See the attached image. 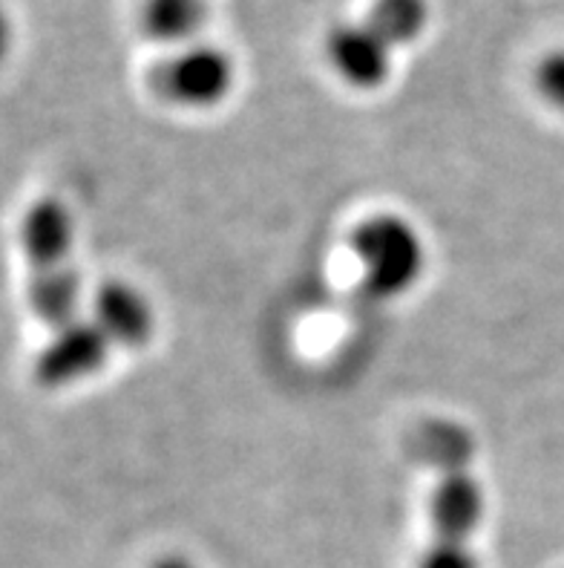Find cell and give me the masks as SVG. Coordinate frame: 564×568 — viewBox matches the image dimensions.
<instances>
[{
	"label": "cell",
	"mask_w": 564,
	"mask_h": 568,
	"mask_svg": "<svg viewBox=\"0 0 564 568\" xmlns=\"http://www.w3.org/2000/svg\"><path fill=\"white\" fill-rule=\"evenodd\" d=\"M351 252L358 257L363 288L380 301L412 292L427 268L421 231L400 214L366 216L351 231Z\"/></svg>",
	"instance_id": "6da1fadb"
},
{
	"label": "cell",
	"mask_w": 564,
	"mask_h": 568,
	"mask_svg": "<svg viewBox=\"0 0 564 568\" xmlns=\"http://www.w3.org/2000/svg\"><path fill=\"white\" fill-rule=\"evenodd\" d=\"M486 497L470 465L441 470L429 497V537L418 568H481L472 534L481 528Z\"/></svg>",
	"instance_id": "7a4b0ae2"
},
{
	"label": "cell",
	"mask_w": 564,
	"mask_h": 568,
	"mask_svg": "<svg viewBox=\"0 0 564 568\" xmlns=\"http://www.w3.org/2000/svg\"><path fill=\"white\" fill-rule=\"evenodd\" d=\"M236 61L216 43L193 41L176 47L171 55L151 67L147 87L173 108L207 110L234 93Z\"/></svg>",
	"instance_id": "3957f363"
},
{
	"label": "cell",
	"mask_w": 564,
	"mask_h": 568,
	"mask_svg": "<svg viewBox=\"0 0 564 568\" xmlns=\"http://www.w3.org/2000/svg\"><path fill=\"white\" fill-rule=\"evenodd\" d=\"M115 353L113 341L101 332L93 317H79L75 324L52 332L32 361V382L41 389H66L99 375Z\"/></svg>",
	"instance_id": "277c9868"
},
{
	"label": "cell",
	"mask_w": 564,
	"mask_h": 568,
	"mask_svg": "<svg viewBox=\"0 0 564 568\" xmlns=\"http://www.w3.org/2000/svg\"><path fill=\"white\" fill-rule=\"evenodd\" d=\"M322 50H326V61L337 79L351 90L372 93L392 79L398 50L366 21L363 14L351 18V21H337L326 32Z\"/></svg>",
	"instance_id": "5b68a950"
},
{
	"label": "cell",
	"mask_w": 564,
	"mask_h": 568,
	"mask_svg": "<svg viewBox=\"0 0 564 568\" xmlns=\"http://www.w3.org/2000/svg\"><path fill=\"white\" fill-rule=\"evenodd\" d=\"M21 248L29 272L72 266L75 220L64 202L55 196H41L29 205L21 220Z\"/></svg>",
	"instance_id": "8992f818"
},
{
	"label": "cell",
	"mask_w": 564,
	"mask_h": 568,
	"mask_svg": "<svg viewBox=\"0 0 564 568\" xmlns=\"http://www.w3.org/2000/svg\"><path fill=\"white\" fill-rule=\"evenodd\" d=\"M93 321L113 341L115 349H142L156 332L151 301L124 281H107L95 288Z\"/></svg>",
	"instance_id": "52a82bcc"
},
{
	"label": "cell",
	"mask_w": 564,
	"mask_h": 568,
	"mask_svg": "<svg viewBox=\"0 0 564 568\" xmlns=\"http://www.w3.org/2000/svg\"><path fill=\"white\" fill-rule=\"evenodd\" d=\"M27 303L38 324H43L50 332L75 324L81 317V277L75 266L29 272Z\"/></svg>",
	"instance_id": "ba28073f"
},
{
	"label": "cell",
	"mask_w": 564,
	"mask_h": 568,
	"mask_svg": "<svg viewBox=\"0 0 564 568\" xmlns=\"http://www.w3.org/2000/svg\"><path fill=\"white\" fill-rule=\"evenodd\" d=\"M211 14V0H142L139 27L151 41L185 47L199 38Z\"/></svg>",
	"instance_id": "9c48e42d"
},
{
	"label": "cell",
	"mask_w": 564,
	"mask_h": 568,
	"mask_svg": "<svg viewBox=\"0 0 564 568\" xmlns=\"http://www.w3.org/2000/svg\"><path fill=\"white\" fill-rule=\"evenodd\" d=\"M363 18L392 43L394 50H403V47L421 41L432 21V7H429V0H372Z\"/></svg>",
	"instance_id": "30bf717a"
},
{
	"label": "cell",
	"mask_w": 564,
	"mask_h": 568,
	"mask_svg": "<svg viewBox=\"0 0 564 568\" xmlns=\"http://www.w3.org/2000/svg\"><path fill=\"white\" fill-rule=\"evenodd\" d=\"M412 454L441 474V470L455 468V465H470L472 436L464 427L455 425V422L429 418L414 433Z\"/></svg>",
	"instance_id": "8fae6325"
},
{
	"label": "cell",
	"mask_w": 564,
	"mask_h": 568,
	"mask_svg": "<svg viewBox=\"0 0 564 568\" xmlns=\"http://www.w3.org/2000/svg\"><path fill=\"white\" fill-rule=\"evenodd\" d=\"M533 84H536V93L542 95L544 104L564 115V47L544 52L542 61L536 64V72H533Z\"/></svg>",
	"instance_id": "7c38bea8"
},
{
	"label": "cell",
	"mask_w": 564,
	"mask_h": 568,
	"mask_svg": "<svg viewBox=\"0 0 564 568\" xmlns=\"http://www.w3.org/2000/svg\"><path fill=\"white\" fill-rule=\"evenodd\" d=\"M12 43H14L12 14H9L7 3L0 0V67H3V61H7L9 52H12Z\"/></svg>",
	"instance_id": "4fadbf2b"
},
{
	"label": "cell",
	"mask_w": 564,
	"mask_h": 568,
	"mask_svg": "<svg viewBox=\"0 0 564 568\" xmlns=\"http://www.w3.org/2000/svg\"><path fill=\"white\" fill-rule=\"evenodd\" d=\"M151 568H196V566H193L191 560H185V557H180V555H167V557H162V560L153 562Z\"/></svg>",
	"instance_id": "5bb4252c"
}]
</instances>
